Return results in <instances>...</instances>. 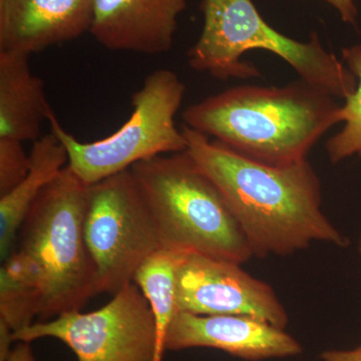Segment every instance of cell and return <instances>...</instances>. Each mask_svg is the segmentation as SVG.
Instances as JSON below:
<instances>
[{
	"mask_svg": "<svg viewBox=\"0 0 361 361\" xmlns=\"http://www.w3.org/2000/svg\"><path fill=\"white\" fill-rule=\"evenodd\" d=\"M182 130L185 153L219 188L254 256L291 255L314 242L348 245V239L323 213L322 184L307 159L267 165L187 126Z\"/></svg>",
	"mask_w": 361,
	"mask_h": 361,
	"instance_id": "cell-1",
	"label": "cell"
},
{
	"mask_svg": "<svg viewBox=\"0 0 361 361\" xmlns=\"http://www.w3.org/2000/svg\"><path fill=\"white\" fill-rule=\"evenodd\" d=\"M182 118L190 129L272 166L306 160L316 142L342 123L336 97L301 78L283 87H231L188 106Z\"/></svg>",
	"mask_w": 361,
	"mask_h": 361,
	"instance_id": "cell-2",
	"label": "cell"
},
{
	"mask_svg": "<svg viewBox=\"0 0 361 361\" xmlns=\"http://www.w3.org/2000/svg\"><path fill=\"white\" fill-rule=\"evenodd\" d=\"M200 9L203 28L187 54L193 70L219 80L259 78L257 66L242 56L261 49L279 56L299 78L336 99H346L355 92V75L325 49L317 33L306 42L282 35L262 18L252 0H202Z\"/></svg>",
	"mask_w": 361,
	"mask_h": 361,
	"instance_id": "cell-3",
	"label": "cell"
},
{
	"mask_svg": "<svg viewBox=\"0 0 361 361\" xmlns=\"http://www.w3.org/2000/svg\"><path fill=\"white\" fill-rule=\"evenodd\" d=\"M130 170L148 205L161 249L238 264L253 257L219 188L185 152L139 161Z\"/></svg>",
	"mask_w": 361,
	"mask_h": 361,
	"instance_id": "cell-4",
	"label": "cell"
},
{
	"mask_svg": "<svg viewBox=\"0 0 361 361\" xmlns=\"http://www.w3.org/2000/svg\"><path fill=\"white\" fill-rule=\"evenodd\" d=\"M90 186L66 166L39 195L18 234L16 248L30 259L42 283L40 322L80 311L101 293L84 235Z\"/></svg>",
	"mask_w": 361,
	"mask_h": 361,
	"instance_id": "cell-5",
	"label": "cell"
},
{
	"mask_svg": "<svg viewBox=\"0 0 361 361\" xmlns=\"http://www.w3.org/2000/svg\"><path fill=\"white\" fill-rule=\"evenodd\" d=\"M185 94L186 85L179 75L160 68L149 73L133 94L129 120L109 137L80 142L63 127L52 109L47 122L65 146L66 166L85 184L94 185L130 170L139 161L186 151V137L175 121Z\"/></svg>",
	"mask_w": 361,
	"mask_h": 361,
	"instance_id": "cell-6",
	"label": "cell"
},
{
	"mask_svg": "<svg viewBox=\"0 0 361 361\" xmlns=\"http://www.w3.org/2000/svg\"><path fill=\"white\" fill-rule=\"evenodd\" d=\"M85 241L101 293L134 282L140 266L161 245L148 205L130 170L90 185Z\"/></svg>",
	"mask_w": 361,
	"mask_h": 361,
	"instance_id": "cell-7",
	"label": "cell"
},
{
	"mask_svg": "<svg viewBox=\"0 0 361 361\" xmlns=\"http://www.w3.org/2000/svg\"><path fill=\"white\" fill-rule=\"evenodd\" d=\"M45 337L63 341L78 361H153L156 353L155 319L135 282L99 310L63 313L13 334L14 341L30 343Z\"/></svg>",
	"mask_w": 361,
	"mask_h": 361,
	"instance_id": "cell-8",
	"label": "cell"
},
{
	"mask_svg": "<svg viewBox=\"0 0 361 361\" xmlns=\"http://www.w3.org/2000/svg\"><path fill=\"white\" fill-rule=\"evenodd\" d=\"M240 265L198 253L183 254L176 274L178 312L250 316L285 329L288 314L272 287Z\"/></svg>",
	"mask_w": 361,
	"mask_h": 361,
	"instance_id": "cell-9",
	"label": "cell"
},
{
	"mask_svg": "<svg viewBox=\"0 0 361 361\" xmlns=\"http://www.w3.org/2000/svg\"><path fill=\"white\" fill-rule=\"evenodd\" d=\"M220 349L248 360L300 355L302 346L284 329L244 315L177 312L168 329L166 349Z\"/></svg>",
	"mask_w": 361,
	"mask_h": 361,
	"instance_id": "cell-10",
	"label": "cell"
},
{
	"mask_svg": "<svg viewBox=\"0 0 361 361\" xmlns=\"http://www.w3.org/2000/svg\"><path fill=\"white\" fill-rule=\"evenodd\" d=\"M186 7L187 0H94L90 33L109 51L164 54Z\"/></svg>",
	"mask_w": 361,
	"mask_h": 361,
	"instance_id": "cell-11",
	"label": "cell"
},
{
	"mask_svg": "<svg viewBox=\"0 0 361 361\" xmlns=\"http://www.w3.org/2000/svg\"><path fill=\"white\" fill-rule=\"evenodd\" d=\"M94 0H0V51L32 56L89 32Z\"/></svg>",
	"mask_w": 361,
	"mask_h": 361,
	"instance_id": "cell-12",
	"label": "cell"
},
{
	"mask_svg": "<svg viewBox=\"0 0 361 361\" xmlns=\"http://www.w3.org/2000/svg\"><path fill=\"white\" fill-rule=\"evenodd\" d=\"M30 58L0 51V139L37 141L51 110L44 80L32 73Z\"/></svg>",
	"mask_w": 361,
	"mask_h": 361,
	"instance_id": "cell-13",
	"label": "cell"
},
{
	"mask_svg": "<svg viewBox=\"0 0 361 361\" xmlns=\"http://www.w3.org/2000/svg\"><path fill=\"white\" fill-rule=\"evenodd\" d=\"M27 175L8 193L0 196V257L6 260L18 244L23 223L42 191L66 167L65 146L52 133L33 142Z\"/></svg>",
	"mask_w": 361,
	"mask_h": 361,
	"instance_id": "cell-14",
	"label": "cell"
},
{
	"mask_svg": "<svg viewBox=\"0 0 361 361\" xmlns=\"http://www.w3.org/2000/svg\"><path fill=\"white\" fill-rule=\"evenodd\" d=\"M42 301L39 273L23 252L14 249L0 268V320L16 334L39 316Z\"/></svg>",
	"mask_w": 361,
	"mask_h": 361,
	"instance_id": "cell-15",
	"label": "cell"
},
{
	"mask_svg": "<svg viewBox=\"0 0 361 361\" xmlns=\"http://www.w3.org/2000/svg\"><path fill=\"white\" fill-rule=\"evenodd\" d=\"M183 252L157 251L135 272L134 282L151 306L155 319L157 346L153 361H161L168 329L177 311L176 274Z\"/></svg>",
	"mask_w": 361,
	"mask_h": 361,
	"instance_id": "cell-16",
	"label": "cell"
},
{
	"mask_svg": "<svg viewBox=\"0 0 361 361\" xmlns=\"http://www.w3.org/2000/svg\"><path fill=\"white\" fill-rule=\"evenodd\" d=\"M342 59L357 80V87L341 106L342 122L345 123L343 129L327 142V155L332 164L361 156V45L342 49Z\"/></svg>",
	"mask_w": 361,
	"mask_h": 361,
	"instance_id": "cell-17",
	"label": "cell"
},
{
	"mask_svg": "<svg viewBox=\"0 0 361 361\" xmlns=\"http://www.w3.org/2000/svg\"><path fill=\"white\" fill-rule=\"evenodd\" d=\"M30 168V156L25 153L23 142L0 139V196L8 193Z\"/></svg>",
	"mask_w": 361,
	"mask_h": 361,
	"instance_id": "cell-18",
	"label": "cell"
},
{
	"mask_svg": "<svg viewBox=\"0 0 361 361\" xmlns=\"http://www.w3.org/2000/svg\"><path fill=\"white\" fill-rule=\"evenodd\" d=\"M338 13L343 23L355 25L357 20V7L355 0H324Z\"/></svg>",
	"mask_w": 361,
	"mask_h": 361,
	"instance_id": "cell-19",
	"label": "cell"
},
{
	"mask_svg": "<svg viewBox=\"0 0 361 361\" xmlns=\"http://www.w3.org/2000/svg\"><path fill=\"white\" fill-rule=\"evenodd\" d=\"M322 361H361V345L350 350H327L320 355Z\"/></svg>",
	"mask_w": 361,
	"mask_h": 361,
	"instance_id": "cell-20",
	"label": "cell"
},
{
	"mask_svg": "<svg viewBox=\"0 0 361 361\" xmlns=\"http://www.w3.org/2000/svg\"><path fill=\"white\" fill-rule=\"evenodd\" d=\"M20 343L14 346L6 360L2 361H35L30 342L18 341Z\"/></svg>",
	"mask_w": 361,
	"mask_h": 361,
	"instance_id": "cell-21",
	"label": "cell"
},
{
	"mask_svg": "<svg viewBox=\"0 0 361 361\" xmlns=\"http://www.w3.org/2000/svg\"><path fill=\"white\" fill-rule=\"evenodd\" d=\"M358 250H360V253L361 254V235H360V242H358Z\"/></svg>",
	"mask_w": 361,
	"mask_h": 361,
	"instance_id": "cell-22",
	"label": "cell"
}]
</instances>
